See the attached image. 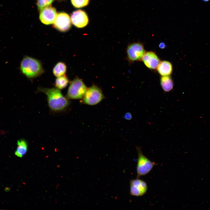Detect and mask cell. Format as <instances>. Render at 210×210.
<instances>
[{
	"mask_svg": "<svg viewBox=\"0 0 210 210\" xmlns=\"http://www.w3.org/2000/svg\"><path fill=\"white\" fill-rule=\"evenodd\" d=\"M38 91L46 94L49 107L54 112L63 111L69 104V99L62 94L60 90L55 87L45 88L40 87L38 88Z\"/></svg>",
	"mask_w": 210,
	"mask_h": 210,
	"instance_id": "cell-1",
	"label": "cell"
},
{
	"mask_svg": "<svg viewBox=\"0 0 210 210\" xmlns=\"http://www.w3.org/2000/svg\"><path fill=\"white\" fill-rule=\"evenodd\" d=\"M20 69L22 74L29 79L38 77L44 72V70L40 61L27 56L24 57L22 60Z\"/></svg>",
	"mask_w": 210,
	"mask_h": 210,
	"instance_id": "cell-2",
	"label": "cell"
},
{
	"mask_svg": "<svg viewBox=\"0 0 210 210\" xmlns=\"http://www.w3.org/2000/svg\"><path fill=\"white\" fill-rule=\"evenodd\" d=\"M87 88L82 80L76 77L70 83L66 97L70 99H82Z\"/></svg>",
	"mask_w": 210,
	"mask_h": 210,
	"instance_id": "cell-3",
	"label": "cell"
},
{
	"mask_svg": "<svg viewBox=\"0 0 210 210\" xmlns=\"http://www.w3.org/2000/svg\"><path fill=\"white\" fill-rule=\"evenodd\" d=\"M105 98L102 90L93 84L88 88L81 100L83 104L90 106L97 105Z\"/></svg>",
	"mask_w": 210,
	"mask_h": 210,
	"instance_id": "cell-4",
	"label": "cell"
},
{
	"mask_svg": "<svg viewBox=\"0 0 210 210\" xmlns=\"http://www.w3.org/2000/svg\"><path fill=\"white\" fill-rule=\"evenodd\" d=\"M138 153L136 166L137 178H139L148 174L156 164L152 162L143 153L141 147L136 146Z\"/></svg>",
	"mask_w": 210,
	"mask_h": 210,
	"instance_id": "cell-5",
	"label": "cell"
},
{
	"mask_svg": "<svg viewBox=\"0 0 210 210\" xmlns=\"http://www.w3.org/2000/svg\"><path fill=\"white\" fill-rule=\"evenodd\" d=\"M146 52L142 43L137 42L130 43L126 49L127 59L130 62L141 61Z\"/></svg>",
	"mask_w": 210,
	"mask_h": 210,
	"instance_id": "cell-6",
	"label": "cell"
},
{
	"mask_svg": "<svg viewBox=\"0 0 210 210\" xmlns=\"http://www.w3.org/2000/svg\"><path fill=\"white\" fill-rule=\"evenodd\" d=\"M71 21L68 14L64 12L57 14L52 26L59 31L65 32L69 30L71 27Z\"/></svg>",
	"mask_w": 210,
	"mask_h": 210,
	"instance_id": "cell-7",
	"label": "cell"
},
{
	"mask_svg": "<svg viewBox=\"0 0 210 210\" xmlns=\"http://www.w3.org/2000/svg\"><path fill=\"white\" fill-rule=\"evenodd\" d=\"M148 186L146 183L138 178L130 181V194L136 197L144 195L147 192Z\"/></svg>",
	"mask_w": 210,
	"mask_h": 210,
	"instance_id": "cell-8",
	"label": "cell"
},
{
	"mask_svg": "<svg viewBox=\"0 0 210 210\" xmlns=\"http://www.w3.org/2000/svg\"><path fill=\"white\" fill-rule=\"evenodd\" d=\"M71 19L72 23L78 28L85 27L89 22L87 14L84 11L81 10L74 11L71 15Z\"/></svg>",
	"mask_w": 210,
	"mask_h": 210,
	"instance_id": "cell-9",
	"label": "cell"
},
{
	"mask_svg": "<svg viewBox=\"0 0 210 210\" xmlns=\"http://www.w3.org/2000/svg\"><path fill=\"white\" fill-rule=\"evenodd\" d=\"M57 14L55 8L49 6L40 11L39 19L43 24H50L53 23Z\"/></svg>",
	"mask_w": 210,
	"mask_h": 210,
	"instance_id": "cell-10",
	"label": "cell"
},
{
	"mask_svg": "<svg viewBox=\"0 0 210 210\" xmlns=\"http://www.w3.org/2000/svg\"><path fill=\"white\" fill-rule=\"evenodd\" d=\"M141 61L147 68L151 70L156 69L161 62L156 53L152 51L146 52Z\"/></svg>",
	"mask_w": 210,
	"mask_h": 210,
	"instance_id": "cell-11",
	"label": "cell"
},
{
	"mask_svg": "<svg viewBox=\"0 0 210 210\" xmlns=\"http://www.w3.org/2000/svg\"><path fill=\"white\" fill-rule=\"evenodd\" d=\"M156 69L161 76H170L173 71V66L170 62L163 61L160 62Z\"/></svg>",
	"mask_w": 210,
	"mask_h": 210,
	"instance_id": "cell-12",
	"label": "cell"
},
{
	"mask_svg": "<svg viewBox=\"0 0 210 210\" xmlns=\"http://www.w3.org/2000/svg\"><path fill=\"white\" fill-rule=\"evenodd\" d=\"M17 146L15 154L17 156L22 158L27 151V143L25 140L20 139L17 141Z\"/></svg>",
	"mask_w": 210,
	"mask_h": 210,
	"instance_id": "cell-13",
	"label": "cell"
},
{
	"mask_svg": "<svg viewBox=\"0 0 210 210\" xmlns=\"http://www.w3.org/2000/svg\"><path fill=\"white\" fill-rule=\"evenodd\" d=\"M160 84L163 91L166 92L170 91L173 88V82L170 76H161Z\"/></svg>",
	"mask_w": 210,
	"mask_h": 210,
	"instance_id": "cell-14",
	"label": "cell"
},
{
	"mask_svg": "<svg viewBox=\"0 0 210 210\" xmlns=\"http://www.w3.org/2000/svg\"><path fill=\"white\" fill-rule=\"evenodd\" d=\"M67 71L66 64L62 62H58L52 69V73L55 77H57L65 74Z\"/></svg>",
	"mask_w": 210,
	"mask_h": 210,
	"instance_id": "cell-15",
	"label": "cell"
},
{
	"mask_svg": "<svg viewBox=\"0 0 210 210\" xmlns=\"http://www.w3.org/2000/svg\"><path fill=\"white\" fill-rule=\"evenodd\" d=\"M69 83V79L65 74L57 77L55 81L54 85L55 88L61 90L66 88Z\"/></svg>",
	"mask_w": 210,
	"mask_h": 210,
	"instance_id": "cell-16",
	"label": "cell"
},
{
	"mask_svg": "<svg viewBox=\"0 0 210 210\" xmlns=\"http://www.w3.org/2000/svg\"><path fill=\"white\" fill-rule=\"evenodd\" d=\"M54 0H38L36 3L37 8L39 11L49 6Z\"/></svg>",
	"mask_w": 210,
	"mask_h": 210,
	"instance_id": "cell-17",
	"label": "cell"
},
{
	"mask_svg": "<svg viewBox=\"0 0 210 210\" xmlns=\"http://www.w3.org/2000/svg\"><path fill=\"white\" fill-rule=\"evenodd\" d=\"M73 5L76 8H82L87 6L89 0H71Z\"/></svg>",
	"mask_w": 210,
	"mask_h": 210,
	"instance_id": "cell-18",
	"label": "cell"
},
{
	"mask_svg": "<svg viewBox=\"0 0 210 210\" xmlns=\"http://www.w3.org/2000/svg\"><path fill=\"white\" fill-rule=\"evenodd\" d=\"M124 117L125 119L128 120H130L132 119V116L130 113L127 112L125 114Z\"/></svg>",
	"mask_w": 210,
	"mask_h": 210,
	"instance_id": "cell-19",
	"label": "cell"
},
{
	"mask_svg": "<svg viewBox=\"0 0 210 210\" xmlns=\"http://www.w3.org/2000/svg\"><path fill=\"white\" fill-rule=\"evenodd\" d=\"M159 46L161 48H164L165 47V46L164 43L161 42Z\"/></svg>",
	"mask_w": 210,
	"mask_h": 210,
	"instance_id": "cell-20",
	"label": "cell"
},
{
	"mask_svg": "<svg viewBox=\"0 0 210 210\" xmlns=\"http://www.w3.org/2000/svg\"><path fill=\"white\" fill-rule=\"evenodd\" d=\"M204 2H207L209 1L210 0H202Z\"/></svg>",
	"mask_w": 210,
	"mask_h": 210,
	"instance_id": "cell-21",
	"label": "cell"
},
{
	"mask_svg": "<svg viewBox=\"0 0 210 210\" xmlns=\"http://www.w3.org/2000/svg\"><path fill=\"white\" fill-rule=\"evenodd\" d=\"M58 0L60 1H62V0Z\"/></svg>",
	"mask_w": 210,
	"mask_h": 210,
	"instance_id": "cell-22",
	"label": "cell"
}]
</instances>
